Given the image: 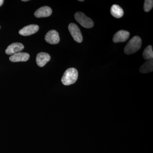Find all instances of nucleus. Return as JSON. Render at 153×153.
<instances>
[{"instance_id": "obj_1", "label": "nucleus", "mask_w": 153, "mask_h": 153, "mask_svg": "<svg viewBox=\"0 0 153 153\" xmlns=\"http://www.w3.org/2000/svg\"><path fill=\"white\" fill-rule=\"evenodd\" d=\"M142 45L141 38L138 36H134L128 41L124 49V51L126 55H131L137 52Z\"/></svg>"}, {"instance_id": "obj_2", "label": "nucleus", "mask_w": 153, "mask_h": 153, "mask_svg": "<svg viewBox=\"0 0 153 153\" xmlns=\"http://www.w3.org/2000/svg\"><path fill=\"white\" fill-rule=\"evenodd\" d=\"M78 71L76 68H68L64 72L61 79V81L63 85H71L76 82L78 78Z\"/></svg>"}, {"instance_id": "obj_3", "label": "nucleus", "mask_w": 153, "mask_h": 153, "mask_svg": "<svg viewBox=\"0 0 153 153\" xmlns=\"http://www.w3.org/2000/svg\"><path fill=\"white\" fill-rule=\"evenodd\" d=\"M74 18L76 22L83 27L89 29L94 26L93 21L82 12H76L74 15Z\"/></svg>"}, {"instance_id": "obj_4", "label": "nucleus", "mask_w": 153, "mask_h": 153, "mask_svg": "<svg viewBox=\"0 0 153 153\" xmlns=\"http://www.w3.org/2000/svg\"><path fill=\"white\" fill-rule=\"evenodd\" d=\"M68 29L74 41L77 43H81L82 41V36L78 26L74 23H71L68 25Z\"/></svg>"}, {"instance_id": "obj_5", "label": "nucleus", "mask_w": 153, "mask_h": 153, "mask_svg": "<svg viewBox=\"0 0 153 153\" xmlns=\"http://www.w3.org/2000/svg\"><path fill=\"white\" fill-rule=\"evenodd\" d=\"M45 39L47 43L51 44H58L60 41L59 34L55 30H51L46 34Z\"/></svg>"}, {"instance_id": "obj_6", "label": "nucleus", "mask_w": 153, "mask_h": 153, "mask_svg": "<svg viewBox=\"0 0 153 153\" xmlns=\"http://www.w3.org/2000/svg\"><path fill=\"white\" fill-rule=\"evenodd\" d=\"M129 32L125 30H120L114 34L113 38V41L115 43L125 42L129 38Z\"/></svg>"}, {"instance_id": "obj_7", "label": "nucleus", "mask_w": 153, "mask_h": 153, "mask_svg": "<svg viewBox=\"0 0 153 153\" xmlns=\"http://www.w3.org/2000/svg\"><path fill=\"white\" fill-rule=\"evenodd\" d=\"M39 29V26L37 25H28L21 29L19 33L22 36H29L37 33Z\"/></svg>"}, {"instance_id": "obj_8", "label": "nucleus", "mask_w": 153, "mask_h": 153, "mask_svg": "<svg viewBox=\"0 0 153 153\" xmlns=\"http://www.w3.org/2000/svg\"><path fill=\"white\" fill-rule=\"evenodd\" d=\"M30 58V55L26 52H19L11 55L10 60L12 62H25Z\"/></svg>"}, {"instance_id": "obj_9", "label": "nucleus", "mask_w": 153, "mask_h": 153, "mask_svg": "<svg viewBox=\"0 0 153 153\" xmlns=\"http://www.w3.org/2000/svg\"><path fill=\"white\" fill-rule=\"evenodd\" d=\"M25 48L22 43H15L11 44L6 49L5 52L7 55H12L15 53L22 51Z\"/></svg>"}, {"instance_id": "obj_10", "label": "nucleus", "mask_w": 153, "mask_h": 153, "mask_svg": "<svg viewBox=\"0 0 153 153\" xmlns=\"http://www.w3.org/2000/svg\"><path fill=\"white\" fill-rule=\"evenodd\" d=\"M50 55L45 52L38 53L36 57V61L37 65L40 67H43L50 60Z\"/></svg>"}, {"instance_id": "obj_11", "label": "nucleus", "mask_w": 153, "mask_h": 153, "mask_svg": "<svg viewBox=\"0 0 153 153\" xmlns=\"http://www.w3.org/2000/svg\"><path fill=\"white\" fill-rule=\"evenodd\" d=\"M52 14V10L48 6L41 7L36 11L34 15L37 18L49 17Z\"/></svg>"}, {"instance_id": "obj_12", "label": "nucleus", "mask_w": 153, "mask_h": 153, "mask_svg": "<svg viewBox=\"0 0 153 153\" xmlns=\"http://www.w3.org/2000/svg\"><path fill=\"white\" fill-rule=\"evenodd\" d=\"M110 12L113 16L116 19H120L123 16V10L118 5H113L111 8Z\"/></svg>"}, {"instance_id": "obj_13", "label": "nucleus", "mask_w": 153, "mask_h": 153, "mask_svg": "<svg viewBox=\"0 0 153 153\" xmlns=\"http://www.w3.org/2000/svg\"><path fill=\"white\" fill-rule=\"evenodd\" d=\"M153 71V60H148L141 66L140 71L142 73H148Z\"/></svg>"}, {"instance_id": "obj_14", "label": "nucleus", "mask_w": 153, "mask_h": 153, "mask_svg": "<svg viewBox=\"0 0 153 153\" xmlns=\"http://www.w3.org/2000/svg\"><path fill=\"white\" fill-rule=\"evenodd\" d=\"M143 57L146 60H152L153 58V52L152 47L151 45L147 46L143 52Z\"/></svg>"}, {"instance_id": "obj_15", "label": "nucleus", "mask_w": 153, "mask_h": 153, "mask_svg": "<svg viewBox=\"0 0 153 153\" xmlns=\"http://www.w3.org/2000/svg\"><path fill=\"white\" fill-rule=\"evenodd\" d=\"M153 7V1L152 0H145L144 4V10L145 12H149Z\"/></svg>"}, {"instance_id": "obj_16", "label": "nucleus", "mask_w": 153, "mask_h": 153, "mask_svg": "<svg viewBox=\"0 0 153 153\" xmlns=\"http://www.w3.org/2000/svg\"><path fill=\"white\" fill-rule=\"evenodd\" d=\"M4 1L3 0H0V7H1L4 3Z\"/></svg>"}, {"instance_id": "obj_17", "label": "nucleus", "mask_w": 153, "mask_h": 153, "mask_svg": "<svg viewBox=\"0 0 153 153\" xmlns=\"http://www.w3.org/2000/svg\"><path fill=\"white\" fill-rule=\"evenodd\" d=\"M22 1H28V0H22Z\"/></svg>"}, {"instance_id": "obj_18", "label": "nucleus", "mask_w": 153, "mask_h": 153, "mask_svg": "<svg viewBox=\"0 0 153 153\" xmlns=\"http://www.w3.org/2000/svg\"><path fill=\"white\" fill-rule=\"evenodd\" d=\"M79 1L83 2L84 1V0H79Z\"/></svg>"}, {"instance_id": "obj_19", "label": "nucleus", "mask_w": 153, "mask_h": 153, "mask_svg": "<svg viewBox=\"0 0 153 153\" xmlns=\"http://www.w3.org/2000/svg\"><path fill=\"white\" fill-rule=\"evenodd\" d=\"M0 28H1V27H0Z\"/></svg>"}]
</instances>
